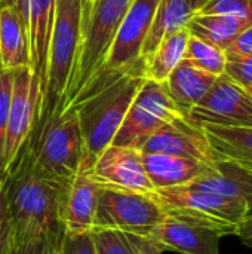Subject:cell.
Listing matches in <instances>:
<instances>
[{
	"label": "cell",
	"mask_w": 252,
	"mask_h": 254,
	"mask_svg": "<svg viewBox=\"0 0 252 254\" xmlns=\"http://www.w3.org/2000/svg\"><path fill=\"white\" fill-rule=\"evenodd\" d=\"M189 37V28H183L166 36L149 57L143 58L144 77L147 80L165 83L174 68L184 60Z\"/></svg>",
	"instance_id": "cell-23"
},
{
	"label": "cell",
	"mask_w": 252,
	"mask_h": 254,
	"mask_svg": "<svg viewBox=\"0 0 252 254\" xmlns=\"http://www.w3.org/2000/svg\"><path fill=\"white\" fill-rule=\"evenodd\" d=\"M0 64L10 71L30 67L28 21L15 6H0Z\"/></svg>",
	"instance_id": "cell-17"
},
{
	"label": "cell",
	"mask_w": 252,
	"mask_h": 254,
	"mask_svg": "<svg viewBox=\"0 0 252 254\" xmlns=\"http://www.w3.org/2000/svg\"><path fill=\"white\" fill-rule=\"evenodd\" d=\"M131 3L132 0H94L86 7L83 39L62 109L74 101L105 64L111 43Z\"/></svg>",
	"instance_id": "cell-5"
},
{
	"label": "cell",
	"mask_w": 252,
	"mask_h": 254,
	"mask_svg": "<svg viewBox=\"0 0 252 254\" xmlns=\"http://www.w3.org/2000/svg\"><path fill=\"white\" fill-rule=\"evenodd\" d=\"M42 106V88L30 67L13 70V86L4 138V170L15 159L16 153L31 134L39 119Z\"/></svg>",
	"instance_id": "cell-9"
},
{
	"label": "cell",
	"mask_w": 252,
	"mask_h": 254,
	"mask_svg": "<svg viewBox=\"0 0 252 254\" xmlns=\"http://www.w3.org/2000/svg\"><path fill=\"white\" fill-rule=\"evenodd\" d=\"M12 86H13V71L3 68L0 64V173H4L3 153H4V138H6V128H7Z\"/></svg>",
	"instance_id": "cell-27"
},
{
	"label": "cell",
	"mask_w": 252,
	"mask_h": 254,
	"mask_svg": "<svg viewBox=\"0 0 252 254\" xmlns=\"http://www.w3.org/2000/svg\"><path fill=\"white\" fill-rule=\"evenodd\" d=\"M187 3H189V6L192 7V10L196 13V12H199L209 0H186Z\"/></svg>",
	"instance_id": "cell-37"
},
{
	"label": "cell",
	"mask_w": 252,
	"mask_h": 254,
	"mask_svg": "<svg viewBox=\"0 0 252 254\" xmlns=\"http://www.w3.org/2000/svg\"><path fill=\"white\" fill-rule=\"evenodd\" d=\"M248 92H250V94L252 95V86H251V88H248Z\"/></svg>",
	"instance_id": "cell-39"
},
{
	"label": "cell",
	"mask_w": 252,
	"mask_h": 254,
	"mask_svg": "<svg viewBox=\"0 0 252 254\" xmlns=\"http://www.w3.org/2000/svg\"><path fill=\"white\" fill-rule=\"evenodd\" d=\"M94 3V0H86V4L89 6V4H92Z\"/></svg>",
	"instance_id": "cell-38"
},
{
	"label": "cell",
	"mask_w": 252,
	"mask_h": 254,
	"mask_svg": "<svg viewBox=\"0 0 252 254\" xmlns=\"http://www.w3.org/2000/svg\"><path fill=\"white\" fill-rule=\"evenodd\" d=\"M217 77L183 60L169 74L165 85L175 104L189 116L192 107L208 94Z\"/></svg>",
	"instance_id": "cell-21"
},
{
	"label": "cell",
	"mask_w": 252,
	"mask_h": 254,
	"mask_svg": "<svg viewBox=\"0 0 252 254\" xmlns=\"http://www.w3.org/2000/svg\"><path fill=\"white\" fill-rule=\"evenodd\" d=\"M62 183L37 164L24 143L4 170L10 247L43 234L64 232L59 222Z\"/></svg>",
	"instance_id": "cell-1"
},
{
	"label": "cell",
	"mask_w": 252,
	"mask_h": 254,
	"mask_svg": "<svg viewBox=\"0 0 252 254\" xmlns=\"http://www.w3.org/2000/svg\"><path fill=\"white\" fill-rule=\"evenodd\" d=\"M62 254H97V247L92 232L64 234Z\"/></svg>",
	"instance_id": "cell-31"
},
{
	"label": "cell",
	"mask_w": 252,
	"mask_h": 254,
	"mask_svg": "<svg viewBox=\"0 0 252 254\" xmlns=\"http://www.w3.org/2000/svg\"><path fill=\"white\" fill-rule=\"evenodd\" d=\"M97 254H134L123 232L114 229L95 228L92 231Z\"/></svg>",
	"instance_id": "cell-28"
},
{
	"label": "cell",
	"mask_w": 252,
	"mask_h": 254,
	"mask_svg": "<svg viewBox=\"0 0 252 254\" xmlns=\"http://www.w3.org/2000/svg\"><path fill=\"white\" fill-rule=\"evenodd\" d=\"M101 186L86 171L65 180L59 195V222L64 234L92 232Z\"/></svg>",
	"instance_id": "cell-14"
},
{
	"label": "cell",
	"mask_w": 252,
	"mask_h": 254,
	"mask_svg": "<svg viewBox=\"0 0 252 254\" xmlns=\"http://www.w3.org/2000/svg\"><path fill=\"white\" fill-rule=\"evenodd\" d=\"M193 15L195 12L186 0H160L144 40L141 58L149 57L166 36L187 28Z\"/></svg>",
	"instance_id": "cell-22"
},
{
	"label": "cell",
	"mask_w": 252,
	"mask_h": 254,
	"mask_svg": "<svg viewBox=\"0 0 252 254\" xmlns=\"http://www.w3.org/2000/svg\"><path fill=\"white\" fill-rule=\"evenodd\" d=\"M181 118L189 116L175 104L166 85L146 79L111 144L140 149L154 131Z\"/></svg>",
	"instance_id": "cell-7"
},
{
	"label": "cell",
	"mask_w": 252,
	"mask_h": 254,
	"mask_svg": "<svg viewBox=\"0 0 252 254\" xmlns=\"http://www.w3.org/2000/svg\"><path fill=\"white\" fill-rule=\"evenodd\" d=\"M226 52L236 55H252V24L245 27L236 36L232 45L226 49Z\"/></svg>",
	"instance_id": "cell-33"
},
{
	"label": "cell",
	"mask_w": 252,
	"mask_h": 254,
	"mask_svg": "<svg viewBox=\"0 0 252 254\" xmlns=\"http://www.w3.org/2000/svg\"><path fill=\"white\" fill-rule=\"evenodd\" d=\"M165 217L151 193L101 188L95 228L147 237Z\"/></svg>",
	"instance_id": "cell-8"
},
{
	"label": "cell",
	"mask_w": 252,
	"mask_h": 254,
	"mask_svg": "<svg viewBox=\"0 0 252 254\" xmlns=\"http://www.w3.org/2000/svg\"><path fill=\"white\" fill-rule=\"evenodd\" d=\"M25 144L37 164L61 182L76 176L86 159L77 112L73 107L62 109L36 125Z\"/></svg>",
	"instance_id": "cell-4"
},
{
	"label": "cell",
	"mask_w": 252,
	"mask_h": 254,
	"mask_svg": "<svg viewBox=\"0 0 252 254\" xmlns=\"http://www.w3.org/2000/svg\"><path fill=\"white\" fill-rule=\"evenodd\" d=\"M151 195L165 216L214 226L226 235H236L239 222L250 211V205L244 201L189 186L154 189Z\"/></svg>",
	"instance_id": "cell-6"
},
{
	"label": "cell",
	"mask_w": 252,
	"mask_h": 254,
	"mask_svg": "<svg viewBox=\"0 0 252 254\" xmlns=\"http://www.w3.org/2000/svg\"><path fill=\"white\" fill-rule=\"evenodd\" d=\"M196 13L232 15L252 22V0H209Z\"/></svg>",
	"instance_id": "cell-30"
},
{
	"label": "cell",
	"mask_w": 252,
	"mask_h": 254,
	"mask_svg": "<svg viewBox=\"0 0 252 254\" xmlns=\"http://www.w3.org/2000/svg\"><path fill=\"white\" fill-rule=\"evenodd\" d=\"M10 253V231L6 208L4 173H0V254Z\"/></svg>",
	"instance_id": "cell-32"
},
{
	"label": "cell",
	"mask_w": 252,
	"mask_h": 254,
	"mask_svg": "<svg viewBox=\"0 0 252 254\" xmlns=\"http://www.w3.org/2000/svg\"><path fill=\"white\" fill-rule=\"evenodd\" d=\"M184 60L190 64L199 67L203 71H208L214 76L224 74L226 67V51L220 49L218 46L202 40L193 34H190Z\"/></svg>",
	"instance_id": "cell-25"
},
{
	"label": "cell",
	"mask_w": 252,
	"mask_h": 254,
	"mask_svg": "<svg viewBox=\"0 0 252 254\" xmlns=\"http://www.w3.org/2000/svg\"><path fill=\"white\" fill-rule=\"evenodd\" d=\"M236 235L245 246L252 249V210H250L248 214L239 222L236 228Z\"/></svg>",
	"instance_id": "cell-35"
},
{
	"label": "cell",
	"mask_w": 252,
	"mask_h": 254,
	"mask_svg": "<svg viewBox=\"0 0 252 254\" xmlns=\"http://www.w3.org/2000/svg\"><path fill=\"white\" fill-rule=\"evenodd\" d=\"M250 24H252L251 21L232 15L195 13L187 28L190 34L226 51L236 36Z\"/></svg>",
	"instance_id": "cell-24"
},
{
	"label": "cell",
	"mask_w": 252,
	"mask_h": 254,
	"mask_svg": "<svg viewBox=\"0 0 252 254\" xmlns=\"http://www.w3.org/2000/svg\"><path fill=\"white\" fill-rule=\"evenodd\" d=\"M196 124L223 127H252V95L226 74L215 79L208 94L189 112Z\"/></svg>",
	"instance_id": "cell-10"
},
{
	"label": "cell",
	"mask_w": 252,
	"mask_h": 254,
	"mask_svg": "<svg viewBox=\"0 0 252 254\" xmlns=\"http://www.w3.org/2000/svg\"><path fill=\"white\" fill-rule=\"evenodd\" d=\"M143 153H163L214 164V156L202 128L189 118L177 119L154 131L140 147Z\"/></svg>",
	"instance_id": "cell-15"
},
{
	"label": "cell",
	"mask_w": 252,
	"mask_h": 254,
	"mask_svg": "<svg viewBox=\"0 0 252 254\" xmlns=\"http://www.w3.org/2000/svg\"><path fill=\"white\" fill-rule=\"evenodd\" d=\"M86 7V0H56L46 89L34 127L62 110L83 39Z\"/></svg>",
	"instance_id": "cell-3"
},
{
	"label": "cell",
	"mask_w": 252,
	"mask_h": 254,
	"mask_svg": "<svg viewBox=\"0 0 252 254\" xmlns=\"http://www.w3.org/2000/svg\"><path fill=\"white\" fill-rule=\"evenodd\" d=\"M186 186L244 201L252 210V174L232 162L214 159L203 174Z\"/></svg>",
	"instance_id": "cell-18"
},
{
	"label": "cell",
	"mask_w": 252,
	"mask_h": 254,
	"mask_svg": "<svg viewBox=\"0 0 252 254\" xmlns=\"http://www.w3.org/2000/svg\"><path fill=\"white\" fill-rule=\"evenodd\" d=\"M224 74L245 89L252 86V55H236L226 52Z\"/></svg>",
	"instance_id": "cell-29"
},
{
	"label": "cell",
	"mask_w": 252,
	"mask_h": 254,
	"mask_svg": "<svg viewBox=\"0 0 252 254\" xmlns=\"http://www.w3.org/2000/svg\"><path fill=\"white\" fill-rule=\"evenodd\" d=\"M159 1L160 0H132L111 43L105 64L97 76L122 74L141 60L143 45Z\"/></svg>",
	"instance_id": "cell-11"
},
{
	"label": "cell",
	"mask_w": 252,
	"mask_h": 254,
	"mask_svg": "<svg viewBox=\"0 0 252 254\" xmlns=\"http://www.w3.org/2000/svg\"><path fill=\"white\" fill-rule=\"evenodd\" d=\"M223 237L226 234L214 226L168 216L147 235L162 252L180 254H220Z\"/></svg>",
	"instance_id": "cell-13"
},
{
	"label": "cell",
	"mask_w": 252,
	"mask_h": 254,
	"mask_svg": "<svg viewBox=\"0 0 252 254\" xmlns=\"http://www.w3.org/2000/svg\"><path fill=\"white\" fill-rule=\"evenodd\" d=\"M62 240L64 232L43 234L12 246L9 254H62Z\"/></svg>",
	"instance_id": "cell-26"
},
{
	"label": "cell",
	"mask_w": 252,
	"mask_h": 254,
	"mask_svg": "<svg viewBox=\"0 0 252 254\" xmlns=\"http://www.w3.org/2000/svg\"><path fill=\"white\" fill-rule=\"evenodd\" d=\"M143 162L154 189L186 186L209 167L196 159L163 153H143Z\"/></svg>",
	"instance_id": "cell-20"
},
{
	"label": "cell",
	"mask_w": 252,
	"mask_h": 254,
	"mask_svg": "<svg viewBox=\"0 0 252 254\" xmlns=\"http://www.w3.org/2000/svg\"><path fill=\"white\" fill-rule=\"evenodd\" d=\"M128 238V243L132 249L134 254H162L163 252L147 237L143 235H134V234H125Z\"/></svg>",
	"instance_id": "cell-34"
},
{
	"label": "cell",
	"mask_w": 252,
	"mask_h": 254,
	"mask_svg": "<svg viewBox=\"0 0 252 254\" xmlns=\"http://www.w3.org/2000/svg\"><path fill=\"white\" fill-rule=\"evenodd\" d=\"M56 0H28L27 21L30 39V68L39 79L42 100L46 89L49 45L55 21Z\"/></svg>",
	"instance_id": "cell-16"
},
{
	"label": "cell",
	"mask_w": 252,
	"mask_h": 254,
	"mask_svg": "<svg viewBox=\"0 0 252 254\" xmlns=\"http://www.w3.org/2000/svg\"><path fill=\"white\" fill-rule=\"evenodd\" d=\"M86 171L101 188L151 193L154 190L144 162L143 152L137 147L114 146L105 147Z\"/></svg>",
	"instance_id": "cell-12"
},
{
	"label": "cell",
	"mask_w": 252,
	"mask_h": 254,
	"mask_svg": "<svg viewBox=\"0 0 252 254\" xmlns=\"http://www.w3.org/2000/svg\"><path fill=\"white\" fill-rule=\"evenodd\" d=\"M208 140L214 159L232 162L252 174V127L199 125Z\"/></svg>",
	"instance_id": "cell-19"
},
{
	"label": "cell",
	"mask_w": 252,
	"mask_h": 254,
	"mask_svg": "<svg viewBox=\"0 0 252 254\" xmlns=\"http://www.w3.org/2000/svg\"><path fill=\"white\" fill-rule=\"evenodd\" d=\"M0 6H15L22 13L27 15L28 10V0H0Z\"/></svg>",
	"instance_id": "cell-36"
},
{
	"label": "cell",
	"mask_w": 252,
	"mask_h": 254,
	"mask_svg": "<svg viewBox=\"0 0 252 254\" xmlns=\"http://www.w3.org/2000/svg\"><path fill=\"white\" fill-rule=\"evenodd\" d=\"M143 58L119 76L100 77L91 82L68 106L76 109L86 159L82 170L91 168L95 158L111 144L128 109L144 83Z\"/></svg>",
	"instance_id": "cell-2"
}]
</instances>
